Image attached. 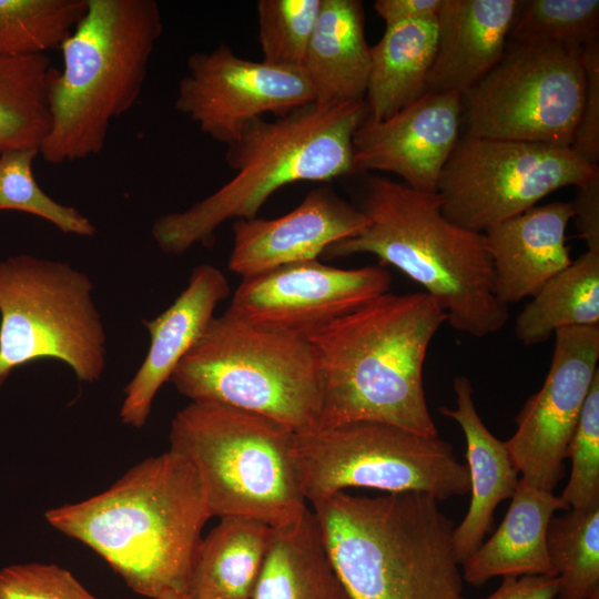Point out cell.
Returning <instances> with one entry per match:
<instances>
[{
    "label": "cell",
    "instance_id": "20",
    "mask_svg": "<svg viewBox=\"0 0 599 599\" xmlns=\"http://www.w3.org/2000/svg\"><path fill=\"white\" fill-rule=\"evenodd\" d=\"M518 0H443L428 91L464 95L501 59L519 11Z\"/></svg>",
    "mask_w": 599,
    "mask_h": 599
},
{
    "label": "cell",
    "instance_id": "34",
    "mask_svg": "<svg viewBox=\"0 0 599 599\" xmlns=\"http://www.w3.org/2000/svg\"><path fill=\"white\" fill-rule=\"evenodd\" d=\"M567 458L571 473L560 498L569 509L599 502V373L585 400Z\"/></svg>",
    "mask_w": 599,
    "mask_h": 599
},
{
    "label": "cell",
    "instance_id": "24",
    "mask_svg": "<svg viewBox=\"0 0 599 599\" xmlns=\"http://www.w3.org/2000/svg\"><path fill=\"white\" fill-rule=\"evenodd\" d=\"M437 41V16L386 27L379 41L370 47L365 97L368 119L385 120L428 91Z\"/></svg>",
    "mask_w": 599,
    "mask_h": 599
},
{
    "label": "cell",
    "instance_id": "16",
    "mask_svg": "<svg viewBox=\"0 0 599 599\" xmlns=\"http://www.w3.org/2000/svg\"><path fill=\"white\" fill-rule=\"evenodd\" d=\"M463 95L427 91L392 116L366 119L353 138L357 171L395 173L409 187L436 193L459 141Z\"/></svg>",
    "mask_w": 599,
    "mask_h": 599
},
{
    "label": "cell",
    "instance_id": "35",
    "mask_svg": "<svg viewBox=\"0 0 599 599\" xmlns=\"http://www.w3.org/2000/svg\"><path fill=\"white\" fill-rule=\"evenodd\" d=\"M0 599H98L53 564L13 565L0 571Z\"/></svg>",
    "mask_w": 599,
    "mask_h": 599
},
{
    "label": "cell",
    "instance_id": "11",
    "mask_svg": "<svg viewBox=\"0 0 599 599\" xmlns=\"http://www.w3.org/2000/svg\"><path fill=\"white\" fill-rule=\"evenodd\" d=\"M581 50L509 43L463 95L467 134L571 146L585 99Z\"/></svg>",
    "mask_w": 599,
    "mask_h": 599
},
{
    "label": "cell",
    "instance_id": "13",
    "mask_svg": "<svg viewBox=\"0 0 599 599\" xmlns=\"http://www.w3.org/2000/svg\"><path fill=\"white\" fill-rule=\"evenodd\" d=\"M312 102L313 91L303 68L247 60L221 44L189 57L174 105L201 132L230 145L248 123L264 114L283 115Z\"/></svg>",
    "mask_w": 599,
    "mask_h": 599
},
{
    "label": "cell",
    "instance_id": "21",
    "mask_svg": "<svg viewBox=\"0 0 599 599\" xmlns=\"http://www.w3.org/2000/svg\"><path fill=\"white\" fill-rule=\"evenodd\" d=\"M453 387L456 408L440 407L439 410L460 426L467 445L471 498L465 518L453 535L455 555L461 565L484 542L495 509L502 500L511 498L520 478L505 441L495 437L481 420L470 379L457 376Z\"/></svg>",
    "mask_w": 599,
    "mask_h": 599
},
{
    "label": "cell",
    "instance_id": "39",
    "mask_svg": "<svg viewBox=\"0 0 599 599\" xmlns=\"http://www.w3.org/2000/svg\"><path fill=\"white\" fill-rule=\"evenodd\" d=\"M441 4L443 0H377L374 9L387 27L408 20L436 17Z\"/></svg>",
    "mask_w": 599,
    "mask_h": 599
},
{
    "label": "cell",
    "instance_id": "23",
    "mask_svg": "<svg viewBox=\"0 0 599 599\" xmlns=\"http://www.w3.org/2000/svg\"><path fill=\"white\" fill-rule=\"evenodd\" d=\"M369 69L363 2L321 0L303 63L314 102L336 105L364 101Z\"/></svg>",
    "mask_w": 599,
    "mask_h": 599
},
{
    "label": "cell",
    "instance_id": "30",
    "mask_svg": "<svg viewBox=\"0 0 599 599\" xmlns=\"http://www.w3.org/2000/svg\"><path fill=\"white\" fill-rule=\"evenodd\" d=\"M87 9V0H0V58L60 49Z\"/></svg>",
    "mask_w": 599,
    "mask_h": 599
},
{
    "label": "cell",
    "instance_id": "26",
    "mask_svg": "<svg viewBox=\"0 0 599 599\" xmlns=\"http://www.w3.org/2000/svg\"><path fill=\"white\" fill-rule=\"evenodd\" d=\"M252 599H352L334 569L312 509L293 524L275 528Z\"/></svg>",
    "mask_w": 599,
    "mask_h": 599
},
{
    "label": "cell",
    "instance_id": "7",
    "mask_svg": "<svg viewBox=\"0 0 599 599\" xmlns=\"http://www.w3.org/2000/svg\"><path fill=\"white\" fill-rule=\"evenodd\" d=\"M170 449L196 471L212 517L293 524L308 509L294 455L295 433L267 417L191 402L172 419Z\"/></svg>",
    "mask_w": 599,
    "mask_h": 599
},
{
    "label": "cell",
    "instance_id": "22",
    "mask_svg": "<svg viewBox=\"0 0 599 599\" xmlns=\"http://www.w3.org/2000/svg\"><path fill=\"white\" fill-rule=\"evenodd\" d=\"M558 510H569L560 496L520 478L498 529L460 565L464 580L480 587L497 576H557L548 556L546 536L550 519Z\"/></svg>",
    "mask_w": 599,
    "mask_h": 599
},
{
    "label": "cell",
    "instance_id": "37",
    "mask_svg": "<svg viewBox=\"0 0 599 599\" xmlns=\"http://www.w3.org/2000/svg\"><path fill=\"white\" fill-rule=\"evenodd\" d=\"M571 204L573 219L587 248L599 250V174L577 186Z\"/></svg>",
    "mask_w": 599,
    "mask_h": 599
},
{
    "label": "cell",
    "instance_id": "10",
    "mask_svg": "<svg viewBox=\"0 0 599 599\" xmlns=\"http://www.w3.org/2000/svg\"><path fill=\"white\" fill-rule=\"evenodd\" d=\"M294 455L306 501L346 488L423 493L437 501L470 490L468 467L441 438L377 422L295 434Z\"/></svg>",
    "mask_w": 599,
    "mask_h": 599
},
{
    "label": "cell",
    "instance_id": "28",
    "mask_svg": "<svg viewBox=\"0 0 599 599\" xmlns=\"http://www.w3.org/2000/svg\"><path fill=\"white\" fill-rule=\"evenodd\" d=\"M48 54L0 58V156L39 150L50 128Z\"/></svg>",
    "mask_w": 599,
    "mask_h": 599
},
{
    "label": "cell",
    "instance_id": "1",
    "mask_svg": "<svg viewBox=\"0 0 599 599\" xmlns=\"http://www.w3.org/2000/svg\"><path fill=\"white\" fill-rule=\"evenodd\" d=\"M211 517L195 469L171 449L136 464L101 494L45 512L52 527L90 547L151 599H191Z\"/></svg>",
    "mask_w": 599,
    "mask_h": 599
},
{
    "label": "cell",
    "instance_id": "2",
    "mask_svg": "<svg viewBox=\"0 0 599 599\" xmlns=\"http://www.w3.org/2000/svg\"><path fill=\"white\" fill-rule=\"evenodd\" d=\"M446 321L424 292H387L311 333L322 385L318 428L377 422L437 437L423 372Z\"/></svg>",
    "mask_w": 599,
    "mask_h": 599
},
{
    "label": "cell",
    "instance_id": "18",
    "mask_svg": "<svg viewBox=\"0 0 599 599\" xmlns=\"http://www.w3.org/2000/svg\"><path fill=\"white\" fill-rule=\"evenodd\" d=\"M229 294L224 273L211 264H200L175 301L162 314L144 322L151 343L143 363L124 388L120 417L125 425L141 428L146 424L159 389L206 331L217 304Z\"/></svg>",
    "mask_w": 599,
    "mask_h": 599
},
{
    "label": "cell",
    "instance_id": "15",
    "mask_svg": "<svg viewBox=\"0 0 599 599\" xmlns=\"http://www.w3.org/2000/svg\"><path fill=\"white\" fill-rule=\"evenodd\" d=\"M392 281L382 264L341 268L318 260L301 261L242 280L225 313L307 337L389 292Z\"/></svg>",
    "mask_w": 599,
    "mask_h": 599
},
{
    "label": "cell",
    "instance_id": "33",
    "mask_svg": "<svg viewBox=\"0 0 599 599\" xmlns=\"http://www.w3.org/2000/svg\"><path fill=\"white\" fill-rule=\"evenodd\" d=\"M321 0H260L258 42L264 62L303 68Z\"/></svg>",
    "mask_w": 599,
    "mask_h": 599
},
{
    "label": "cell",
    "instance_id": "8",
    "mask_svg": "<svg viewBox=\"0 0 599 599\" xmlns=\"http://www.w3.org/2000/svg\"><path fill=\"white\" fill-rule=\"evenodd\" d=\"M170 380L191 402L251 412L295 434L319 425L322 385L312 343L226 313L212 319Z\"/></svg>",
    "mask_w": 599,
    "mask_h": 599
},
{
    "label": "cell",
    "instance_id": "25",
    "mask_svg": "<svg viewBox=\"0 0 599 599\" xmlns=\"http://www.w3.org/2000/svg\"><path fill=\"white\" fill-rule=\"evenodd\" d=\"M203 539L191 581V599H252L275 528L225 517Z\"/></svg>",
    "mask_w": 599,
    "mask_h": 599
},
{
    "label": "cell",
    "instance_id": "19",
    "mask_svg": "<svg viewBox=\"0 0 599 599\" xmlns=\"http://www.w3.org/2000/svg\"><path fill=\"white\" fill-rule=\"evenodd\" d=\"M571 202H551L497 223L483 234L491 260L494 292L504 305L532 297L572 262L566 230Z\"/></svg>",
    "mask_w": 599,
    "mask_h": 599
},
{
    "label": "cell",
    "instance_id": "17",
    "mask_svg": "<svg viewBox=\"0 0 599 599\" xmlns=\"http://www.w3.org/2000/svg\"><path fill=\"white\" fill-rule=\"evenodd\" d=\"M367 224L359 207L331 187L319 186L285 215L235 220L229 267L244 280L291 263L317 260L329 245L356 235Z\"/></svg>",
    "mask_w": 599,
    "mask_h": 599
},
{
    "label": "cell",
    "instance_id": "14",
    "mask_svg": "<svg viewBox=\"0 0 599 599\" xmlns=\"http://www.w3.org/2000/svg\"><path fill=\"white\" fill-rule=\"evenodd\" d=\"M551 364L541 388L515 418L505 446L531 486L554 491L565 477V459L585 400L599 373V325L555 332Z\"/></svg>",
    "mask_w": 599,
    "mask_h": 599
},
{
    "label": "cell",
    "instance_id": "9",
    "mask_svg": "<svg viewBox=\"0 0 599 599\" xmlns=\"http://www.w3.org/2000/svg\"><path fill=\"white\" fill-rule=\"evenodd\" d=\"M0 390L13 369L42 358L63 362L79 380H99L106 333L89 275L30 254L0 261Z\"/></svg>",
    "mask_w": 599,
    "mask_h": 599
},
{
    "label": "cell",
    "instance_id": "40",
    "mask_svg": "<svg viewBox=\"0 0 599 599\" xmlns=\"http://www.w3.org/2000/svg\"><path fill=\"white\" fill-rule=\"evenodd\" d=\"M164 599H186V598H181V597H167V598H164Z\"/></svg>",
    "mask_w": 599,
    "mask_h": 599
},
{
    "label": "cell",
    "instance_id": "29",
    "mask_svg": "<svg viewBox=\"0 0 599 599\" xmlns=\"http://www.w3.org/2000/svg\"><path fill=\"white\" fill-rule=\"evenodd\" d=\"M546 544L560 579L556 599H599V502L554 516Z\"/></svg>",
    "mask_w": 599,
    "mask_h": 599
},
{
    "label": "cell",
    "instance_id": "38",
    "mask_svg": "<svg viewBox=\"0 0 599 599\" xmlns=\"http://www.w3.org/2000/svg\"><path fill=\"white\" fill-rule=\"evenodd\" d=\"M559 587L558 576H506L498 589L485 599H556Z\"/></svg>",
    "mask_w": 599,
    "mask_h": 599
},
{
    "label": "cell",
    "instance_id": "6",
    "mask_svg": "<svg viewBox=\"0 0 599 599\" xmlns=\"http://www.w3.org/2000/svg\"><path fill=\"white\" fill-rule=\"evenodd\" d=\"M163 33L154 0H87L49 80L50 128L39 154L63 164L99 154L111 122L140 98Z\"/></svg>",
    "mask_w": 599,
    "mask_h": 599
},
{
    "label": "cell",
    "instance_id": "31",
    "mask_svg": "<svg viewBox=\"0 0 599 599\" xmlns=\"http://www.w3.org/2000/svg\"><path fill=\"white\" fill-rule=\"evenodd\" d=\"M598 0L521 1L509 43H548L582 50L598 41Z\"/></svg>",
    "mask_w": 599,
    "mask_h": 599
},
{
    "label": "cell",
    "instance_id": "4",
    "mask_svg": "<svg viewBox=\"0 0 599 599\" xmlns=\"http://www.w3.org/2000/svg\"><path fill=\"white\" fill-rule=\"evenodd\" d=\"M364 101L315 102L268 121L258 118L227 145L230 181L190 207L156 217L152 236L161 251L179 255L210 244L229 220L252 219L281 187L329 181L356 172L353 138L367 119Z\"/></svg>",
    "mask_w": 599,
    "mask_h": 599
},
{
    "label": "cell",
    "instance_id": "5",
    "mask_svg": "<svg viewBox=\"0 0 599 599\" xmlns=\"http://www.w3.org/2000/svg\"><path fill=\"white\" fill-rule=\"evenodd\" d=\"M311 505L352 599H466L455 525L432 496L339 491Z\"/></svg>",
    "mask_w": 599,
    "mask_h": 599
},
{
    "label": "cell",
    "instance_id": "3",
    "mask_svg": "<svg viewBox=\"0 0 599 599\" xmlns=\"http://www.w3.org/2000/svg\"><path fill=\"white\" fill-rule=\"evenodd\" d=\"M368 224L329 245L333 260L373 254L419 284L458 332L480 338L501 329L508 306L494 292L491 260L483 233L466 230L441 212L439 194L370 176L359 207Z\"/></svg>",
    "mask_w": 599,
    "mask_h": 599
},
{
    "label": "cell",
    "instance_id": "27",
    "mask_svg": "<svg viewBox=\"0 0 599 599\" xmlns=\"http://www.w3.org/2000/svg\"><path fill=\"white\" fill-rule=\"evenodd\" d=\"M599 325V250L587 248L547 281L518 314L515 335L526 346L562 327Z\"/></svg>",
    "mask_w": 599,
    "mask_h": 599
},
{
    "label": "cell",
    "instance_id": "12",
    "mask_svg": "<svg viewBox=\"0 0 599 599\" xmlns=\"http://www.w3.org/2000/svg\"><path fill=\"white\" fill-rule=\"evenodd\" d=\"M599 174L571 146L468 135L459 139L438 183L443 214L478 233L516 216L554 191Z\"/></svg>",
    "mask_w": 599,
    "mask_h": 599
},
{
    "label": "cell",
    "instance_id": "32",
    "mask_svg": "<svg viewBox=\"0 0 599 599\" xmlns=\"http://www.w3.org/2000/svg\"><path fill=\"white\" fill-rule=\"evenodd\" d=\"M39 150H16L0 156V211L39 216L63 233L91 237L95 226L75 207L49 196L34 179L32 164Z\"/></svg>",
    "mask_w": 599,
    "mask_h": 599
},
{
    "label": "cell",
    "instance_id": "36",
    "mask_svg": "<svg viewBox=\"0 0 599 599\" xmlns=\"http://www.w3.org/2000/svg\"><path fill=\"white\" fill-rule=\"evenodd\" d=\"M585 99L571 148L592 164L599 160V41L581 50Z\"/></svg>",
    "mask_w": 599,
    "mask_h": 599
}]
</instances>
